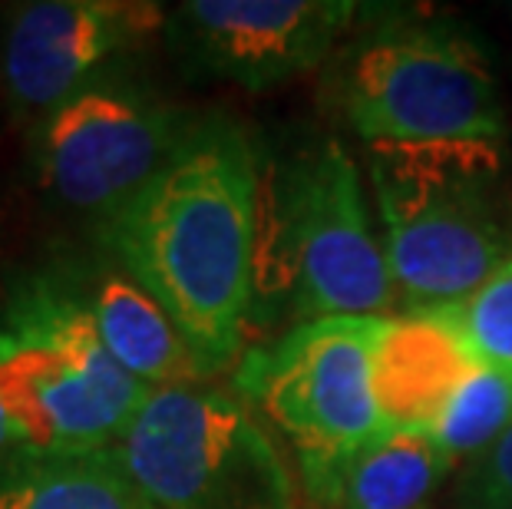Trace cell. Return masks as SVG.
Segmentation results:
<instances>
[{
	"mask_svg": "<svg viewBox=\"0 0 512 509\" xmlns=\"http://www.w3.org/2000/svg\"><path fill=\"white\" fill-rule=\"evenodd\" d=\"M14 447H17V433H14V427H10L4 407H0V457H4V453H10Z\"/></svg>",
	"mask_w": 512,
	"mask_h": 509,
	"instance_id": "18",
	"label": "cell"
},
{
	"mask_svg": "<svg viewBox=\"0 0 512 509\" xmlns=\"http://www.w3.org/2000/svg\"><path fill=\"white\" fill-rule=\"evenodd\" d=\"M149 0H30L7 10L0 34V93L10 116L34 129L106 70L129 63L166 30Z\"/></svg>",
	"mask_w": 512,
	"mask_h": 509,
	"instance_id": "9",
	"label": "cell"
},
{
	"mask_svg": "<svg viewBox=\"0 0 512 509\" xmlns=\"http://www.w3.org/2000/svg\"><path fill=\"white\" fill-rule=\"evenodd\" d=\"M331 110L367 143H499L506 113L486 50L456 20L374 14L324 73Z\"/></svg>",
	"mask_w": 512,
	"mask_h": 509,
	"instance_id": "4",
	"label": "cell"
},
{
	"mask_svg": "<svg viewBox=\"0 0 512 509\" xmlns=\"http://www.w3.org/2000/svg\"><path fill=\"white\" fill-rule=\"evenodd\" d=\"M450 467L430 433H380L351 463L334 509H430Z\"/></svg>",
	"mask_w": 512,
	"mask_h": 509,
	"instance_id": "14",
	"label": "cell"
},
{
	"mask_svg": "<svg viewBox=\"0 0 512 509\" xmlns=\"http://www.w3.org/2000/svg\"><path fill=\"white\" fill-rule=\"evenodd\" d=\"M152 387L106 351L60 272L34 275L0 308V407L17 447L93 453L126 437Z\"/></svg>",
	"mask_w": 512,
	"mask_h": 509,
	"instance_id": "5",
	"label": "cell"
},
{
	"mask_svg": "<svg viewBox=\"0 0 512 509\" xmlns=\"http://www.w3.org/2000/svg\"><path fill=\"white\" fill-rule=\"evenodd\" d=\"M255 298H275L301 321L364 318L397 301L361 172L341 139H301L261 162Z\"/></svg>",
	"mask_w": 512,
	"mask_h": 509,
	"instance_id": "3",
	"label": "cell"
},
{
	"mask_svg": "<svg viewBox=\"0 0 512 509\" xmlns=\"http://www.w3.org/2000/svg\"><path fill=\"white\" fill-rule=\"evenodd\" d=\"M384 258L407 314L470 298L512 258V186L499 143H367Z\"/></svg>",
	"mask_w": 512,
	"mask_h": 509,
	"instance_id": "2",
	"label": "cell"
},
{
	"mask_svg": "<svg viewBox=\"0 0 512 509\" xmlns=\"http://www.w3.org/2000/svg\"><path fill=\"white\" fill-rule=\"evenodd\" d=\"M456 509H512V427L470 457L456 486Z\"/></svg>",
	"mask_w": 512,
	"mask_h": 509,
	"instance_id": "17",
	"label": "cell"
},
{
	"mask_svg": "<svg viewBox=\"0 0 512 509\" xmlns=\"http://www.w3.org/2000/svg\"><path fill=\"white\" fill-rule=\"evenodd\" d=\"M57 272L80 298L106 351L126 374H133L152 391L209 381L159 301L113 258L103 255L100 262L60 265Z\"/></svg>",
	"mask_w": 512,
	"mask_h": 509,
	"instance_id": "11",
	"label": "cell"
},
{
	"mask_svg": "<svg viewBox=\"0 0 512 509\" xmlns=\"http://www.w3.org/2000/svg\"><path fill=\"white\" fill-rule=\"evenodd\" d=\"M380 321V314L301 321L238 364V391L258 400L291 440L308 496L321 506H337L351 463L384 433L374 397Z\"/></svg>",
	"mask_w": 512,
	"mask_h": 509,
	"instance_id": "6",
	"label": "cell"
},
{
	"mask_svg": "<svg viewBox=\"0 0 512 509\" xmlns=\"http://www.w3.org/2000/svg\"><path fill=\"white\" fill-rule=\"evenodd\" d=\"M433 314H440L460 334L479 364L512 371V258L499 265L470 298Z\"/></svg>",
	"mask_w": 512,
	"mask_h": 509,
	"instance_id": "16",
	"label": "cell"
},
{
	"mask_svg": "<svg viewBox=\"0 0 512 509\" xmlns=\"http://www.w3.org/2000/svg\"><path fill=\"white\" fill-rule=\"evenodd\" d=\"M357 20L354 0H185L166 40L192 77L261 93L321 67Z\"/></svg>",
	"mask_w": 512,
	"mask_h": 509,
	"instance_id": "10",
	"label": "cell"
},
{
	"mask_svg": "<svg viewBox=\"0 0 512 509\" xmlns=\"http://www.w3.org/2000/svg\"><path fill=\"white\" fill-rule=\"evenodd\" d=\"M113 453L152 509H298L265 427L219 387L152 391Z\"/></svg>",
	"mask_w": 512,
	"mask_h": 509,
	"instance_id": "7",
	"label": "cell"
},
{
	"mask_svg": "<svg viewBox=\"0 0 512 509\" xmlns=\"http://www.w3.org/2000/svg\"><path fill=\"white\" fill-rule=\"evenodd\" d=\"M0 509H152L110 450L0 457Z\"/></svg>",
	"mask_w": 512,
	"mask_h": 509,
	"instance_id": "13",
	"label": "cell"
},
{
	"mask_svg": "<svg viewBox=\"0 0 512 509\" xmlns=\"http://www.w3.org/2000/svg\"><path fill=\"white\" fill-rule=\"evenodd\" d=\"M195 126L199 113L119 63L30 129V159L50 199L103 222L182 153Z\"/></svg>",
	"mask_w": 512,
	"mask_h": 509,
	"instance_id": "8",
	"label": "cell"
},
{
	"mask_svg": "<svg viewBox=\"0 0 512 509\" xmlns=\"http://www.w3.org/2000/svg\"><path fill=\"white\" fill-rule=\"evenodd\" d=\"M476 364L440 314L384 318L374 344V397L384 433H433Z\"/></svg>",
	"mask_w": 512,
	"mask_h": 509,
	"instance_id": "12",
	"label": "cell"
},
{
	"mask_svg": "<svg viewBox=\"0 0 512 509\" xmlns=\"http://www.w3.org/2000/svg\"><path fill=\"white\" fill-rule=\"evenodd\" d=\"M512 427V371L476 364L446 404L430 437L450 457H476Z\"/></svg>",
	"mask_w": 512,
	"mask_h": 509,
	"instance_id": "15",
	"label": "cell"
},
{
	"mask_svg": "<svg viewBox=\"0 0 512 509\" xmlns=\"http://www.w3.org/2000/svg\"><path fill=\"white\" fill-rule=\"evenodd\" d=\"M261 162L238 119L199 116L182 153L96 222L100 252L159 301L209 377L242 354L255 311Z\"/></svg>",
	"mask_w": 512,
	"mask_h": 509,
	"instance_id": "1",
	"label": "cell"
}]
</instances>
